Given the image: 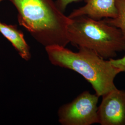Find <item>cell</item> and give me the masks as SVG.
I'll return each instance as SVG.
<instances>
[{"instance_id":"obj_7","label":"cell","mask_w":125,"mask_h":125,"mask_svg":"<svg viewBox=\"0 0 125 125\" xmlns=\"http://www.w3.org/2000/svg\"><path fill=\"white\" fill-rule=\"evenodd\" d=\"M0 32L11 43L21 57L26 61L31 58L30 49L22 32L14 25L0 22Z\"/></svg>"},{"instance_id":"obj_3","label":"cell","mask_w":125,"mask_h":125,"mask_svg":"<svg viewBox=\"0 0 125 125\" xmlns=\"http://www.w3.org/2000/svg\"><path fill=\"white\" fill-rule=\"evenodd\" d=\"M71 19L67 36L74 46L92 50L107 60L125 51V38L119 29L103 20H96L86 16Z\"/></svg>"},{"instance_id":"obj_11","label":"cell","mask_w":125,"mask_h":125,"mask_svg":"<svg viewBox=\"0 0 125 125\" xmlns=\"http://www.w3.org/2000/svg\"><path fill=\"white\" fill-rule=\"evenodd\" d=\"M1 1H3V0H0V2Z\"/></svg>"},{"instance_id":"obj_8","label":"cell","mask_w":125,"mask_h":125,"mask_svg":"<svg viewBox=\"0 0 125 125\" xmlns=\"http://www.w3.org/2000/svg\"><path fill=\"white\" fill-rule=\"evenodd\" d=\"M117 14L115 18L103 20L108 24L119 29L125 38V0H116Z\"/></svg>"},{"instance_id":"obj_2","label":"cell","mask_w":125,"mask_h":125,"mask_svg":"<svg viewBox=\"0 0 125 125\" xmlns=\"http://www.w3.org/2000/svg\"><path fill=\"white\" fill-rule=\"evenodd\" d=\"M45 48L52 64L79 73L90 83L99 97L117 88L114 81L120 72L109 60L102 58L93 51L80 47L78 52H73L59 45Z\"/></svg>"},{"instance_id":"obj_6","label":"cell","mask_w":125,"mask_h":125,"mask_svg":"<svg viewBox=\"0 0 125 125\" xmlns=\"http://www.w3.org/2000/svg\"><path fill=\"white\" fill-rule=\"evenodd\" d=\"M85 5L74 10L68 16L70 19L86 16L96 20L115 18L117 11L116 0H84Z\"/></svg>"},{"instance_id":"obj_9","label":"cell","mask_w":125,"mask_h":125,"mask_svg":"<svg viewBox=\"0 0 125 125\" xmlns=\"http://www.w3.org/2000/svg\"><path fill=\"white\" fill-rule=\"evenodd\" d=\"M109 60L112 65L117 69L120 72H125V55L119 59L111 58Z\"/></svg>"},{"instance_id":"obj_4","label":"cell","mask_w":125,"mask_h":125,"mask_svg":"<svg viewBox=\"0 0 125 125\" xmlns=\"http://www.w3.org/2000/svg\"><path fill=\"white\" fill-rule=\"evenodd\" d=\"M98 95L85 91L72 102L62 105L58 111L62 125H91L98 123Z\"/></svg>"},{"instance_id":"obj_10","label":"cell","mask_w":125,"mask_h":125,"mask_svg":"<svg viewBox=\"0 0 125 125\" xmlns=\"http://www.w3.org/2000/svg\"><path fill=\"white\" fill-rule=\"evenodd\" d=\"M82 0H57L55 2L58 9L63 13L65 11L68 5L74 2L80 1Z\"/></svg>"},{"instance_id":"obj_5","label":"cell","mask_w":125,"mask_h":125,"mask_svg":"<svg viewBox=\"0 0 125 125\" xmlns=\"http://www.w3.org/2000/svg\"><path fill=\"white\" fill-rule=\"evenodd\" d=\"M98 107V123L125 125V91L114 89L102 96Z\"/></svg>"},{"instance_id":"obj_1","label":"cell","mask_w":125,"mask_h":125,"mask_svg":"<svg viewBox=\"0 0 125 125\" xmlns=\"http://www.w3.org/2000/svg\"><path fill=\"white\" fill-rule=\"evenodd\" d=\"M5 0L12 2L18 11L19 24L41 45L65 47L70 43L67 28L72 19L53 0Z\"/></svg>"}]
</instances>
